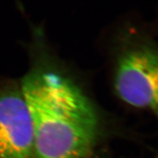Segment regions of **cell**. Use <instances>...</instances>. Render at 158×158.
<instances>
[{
	"mask_svg": "<svg viewBox=\"0 0 158 158\" xmlns=\"http://www.w3.org/2000/svg\"><path fill=\"white\" fill-rule=\"evenodd\" d=\"M21 92L34 134L35 158H86L95 144L99 121L93 105L70 79L31 70Z\"/></svg>",
	"mask_w": 158,
	"mask_h": 158,
	"instance_id": "6da1fadb",
	"label": "cell"
},
{
	"mask_svg": "<svg viewBox=\"0 0 158 158\" xmlns=\"http://www.w3.org/2000/svg\"><path fill=\"white\" fill-rule=\"evenodd\" d=\"M118 96L133 107L150 111L158 122V46L146 42L124 53L116 65Z\"/></svg>",
	"mask_w": 158,
	"mask_h": 158,
	"instance_id": "7a4b0ae2",
	"label": "cell"
},
{
	"mask_svg": "<svg viewBox=\"0 0 158 158\" xmlns=\"http://www.w3.org/2000/svg\"><path fill=\"white\" fill-rule=\"evenodd\" d=\"M34 157V134L21 86H0V158Z\"/></svg>",
	"mask_w": 158,
	"mask_h": 158,
	"instance_id": "3957f363",
	"label": "cell"
}]
</instances>
